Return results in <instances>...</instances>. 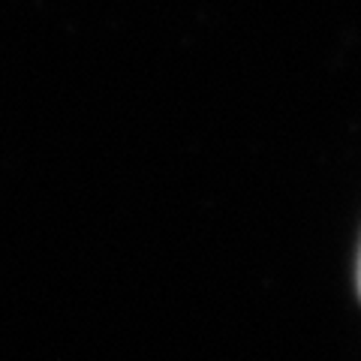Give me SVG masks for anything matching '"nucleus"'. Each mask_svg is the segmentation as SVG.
I'll list each match as a JSON object with an SVG mask.
<instances>
[{"label":"nucleus","mask_w":361,"mask_h":361,"mask_svg":"<svg viewBox=\"0 0 361 361\" xmlns=\"http://www.w3.org/2000/svg\"><path fill=\"white\" fill-rule=\"evenodd\" d=\"M358 295H361V253H358Z\"/></svg>","instance_id":"f257e3e1"}]
</instances>
